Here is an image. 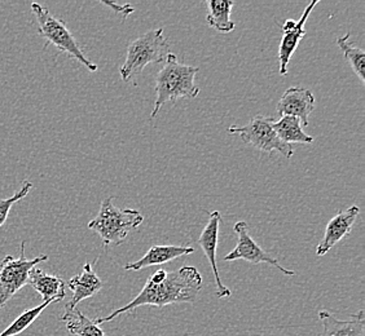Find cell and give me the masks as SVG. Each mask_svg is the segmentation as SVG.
<instances>
[{"label": "cell", "mask_w": 365, "mask_h": 336, "mask_svg": "<svg viewBox=\"0 0 365 336\" xmlns=\"http://www.w3.org/2000/svg\"><path fill=\"white\" fill-rule=\"evenodd\" d=\"M144 221V216L138 210H120L113 204V196H106L101 202L98 216L88 223V229L96 231L106 248L120 246L126 241L130 231L138 229Z\"/></svg>", "instance_id": "3957f363"}, {"label": "cell", "mask_w": 365, "mask_h": 336, "mask_svg": "<svg viewBox=\"0 0 365 336\" xmlns=\"http://www.w3.org/2000/svg\"><path fill=\"white\" fill-rule=\"evenodd\" d=\"M28 285L42 296L43 301L52 300L57 303L65 299V282L63 278L47 274L42 269L34 266L29 274Z\"/></svg>", "instance_id": "2e32d148"}, {"label": "cell", "mask_w": 365, "mask_h": 336, "mask_svg": "<svg viewBox=\"0 0 365 336\" xmlns=\"http://www.w3.org/2000/svg\"><path fill=\"white\" fill-rule=\"evenodd\" d=\"M233 4L232 0H207V25L222 34L232 33L236 28L235 22L231 20Z\"/></svg>", "instance_id": "e0dca14e"}, {"label": "cell", "mask_w": 365, "mask_h": 336, "mask_svg": "<svg viewBox=\"0 0 365 336\" xmlns=\"http://www.w3.org/2000/svg\"><path fill=\"white\" fill-rule=\"evenodd\" d=\"M319 318L323 323V332L317 336H365V312L360 309L349 320H338L328 310H320Z\"/></svg>", "instance_id": "4fadbf2b"}, {"label": "cell", "mask_w": 365, "mask_h": 336, "mask_svg": "<svg viewBox=\"0 0 365 336\" xmlns=\"http://www.w3.org/2000/svg\"><path fill=\"white\" fill-rule=\"evenodd\" d=\"M31 189H33V182H30L29 180H24L21 188L17 190L14 196H9V198H4V199H0V228L7 223L9 211L14 207V204L20 202L21 199L28 196L29 191Z\"/></svg>", "instance_id": "7402d4cb"}, {"label": "cell", "mask_w": 365, "mask_h": 336, "mask_svg": "<svg viewBox=\"0 0 365 336\" xmlns=\"http://www.w3.org/2000/svg\"><path fill=\"white\" fill-rule=\"evenodd\" d=\"M103 286H104L103 280H100L98 274L93 272L91 264L86 263L83 272L71 277V280L68 282V288H71L73 295H71V300L66 304L65 310L77 308L81 301L90 299L93 295L98 294Z\"/></svg>", "instance_id": "5bb4252c"}, {"label": "cell", "mask_w": 365, "mask_h": 336, "mask_svg": "<svg viewBox=\"0 0 365 336\" xmlns=\"http://www.w3.org/2000/svg\"><path fill=\"white\" fill-rule=\"evenodd\" d=\"M200 71L196 66L179 63L174 53H170L165 65L155 79V107L150 114V120H155L162 106L169 101L180 98H196L200 88L195 83L196 74Z\"/></svg>", "instance_id": "7a4b0ae2"}, {"label": "cell", "mask_w": 365, "mask_h": 336, "mask_svg": "<svg viewBox=\"0 0 365 336\" xmlns=\"http://www.w3.org/2000/svg\"><path fill=\"white\" fill-rule=\"evenodd\" d=\"M25 241H22L19 258L8 255L0 261V310L22 288L28 286L29 274L31 269L48 260L47 255L29 259L25 255Z\"/></svg>", "instance_id": "8992f818"}, {"label": "cell", "mask_w": 365, "mask_h": 336, "mask_svg": "<svg viewBox=\"0 0 365 336\" xmlns=\"http://www.w3.org/2000/svg\"><path fill=\"white\" fill-rule=\"evenodd\" d=\"M61 321L71 335L77 336H106L104 330L100 329L95 320L88 318L78 308L65 310L61 315Z\"/></svg>", "instance_id": "d6986e66"}, {"label": "cell", "mask_w": 365, "mask_h": 336, "mask_svg": "<svg viewBox=\"0 0 365 336\" xmlns=\"http://www.w3.org/2000/svg\"><path fill=\"white\" fill-rule=\"evenodd\" d=\"M359 214L360 209L358 206H351L347 210L331 217V220L325 228L323 239L317 247V256L327 255L338 242H341L344 237H347L351 233L352 225L355 224Z\"/></svg>", "instance_id": "7c38bea8"}, {"label": "cell", "mask_w": 365, "mask_h": 336, "mask_svg": "<svg viewBox=\"0 0 365 336\" xmlns=\"http://www.w3.org/2000/svg\"><path fill=\"white\" fill-rule=\"evenodd\" d=\"M222 223V215L219 211H212L209 216V221L198 238V245L202 248L206 258L210 263L212 273L215 277L217 285V296L218 298H231V290L223 285L219 274L218 264H217V247L219 241V226Z\"/></svg>", "instance_id": "30bf717a"}, {"label": "cell", "mask_w": 365, "mask_h": 336, "mask_svg": "<svg viewBox=\"0 0 365 336\" xmlns=\"http://www.w3.org/2000/svg\"><path fill=\"white\" fill-rule=\"evenodd\" d=\"M315 109L314 93L302 87H292L284 92L279 104L276 106L280 117L290 115L301 120V125L309 126V114Z\"/></svg>", "instance_id": "8fae6325"}, {"label": "cell", "mask_w": 365, "mask_h": 336, "mask_svg": "<svg viewBox=\"0 0 365 336\" xmlns=\"http://www.w3.org/2000/svg\"><path fill=\"white\" fill-rule=\"evenodd\" d=\"M30 7L39 26V36L47 41V44L55 46L60 52L73 57L92 73L98 71V65L86 57L83 49L81 48L77 39L63 20L56 19L53 14H51L48 8L43 7L39 3H31Z\"/></svg>", "instance_id": "5b68a950"}, {"label": "cell", "mask_w": 365, "mask_h": 336, "mask_svg": "<svg viewBox=\"0 0 365 336\" xmlns=\"http://www.w3.org/2000/svg\"><path fill=\"white\" fill-rule=\"evenodd\" d=\"M202 288V275L195 266H182L175 272L158 269L149 277L140 294L122 308L113 310L106 317L95 320L98 326L101 323L110 322L118 315L143 307L155 305L163 308L170 304L178 303H195Z\"/></svg>", "instance_id": "6da1fadb"}, {"label": "cell", "mask_w": 365, "mask_h": 336, "mask_svg": "<svg viewBox=\"0 0 365 336\" xmlns=\"http://www.w3.org/2000/svg\"><path fill=\"white\" fill-rule=\"evenodd\" d=\"M274 122L272 118L258 114L245 126L230 127L227 130V132L231 133V135H237L246 145L255 147L260 152L269 153V154L272 152H279L287 159H290L294 154L293 147L282 142L277 137V135L272 128Z\"/></svg>", "instance_id": "52a82bcc"}, {"label": "cell", "mask_w": 365, "mask_h": 336, "mask_svg": "<svg viewBox=\"0 0 365 336\" xmlns=\"http://www.w3.org/2000/svg\"><path fill=\"white\" fill-rule=\"evenodd\" d=\"M319 4V0L311 1L307 8L303 11V14L298 21L294 20H285L282 23V39L279 47V63H280V75L288 74V65L290 58L294 55L299 43L306 36L304 25L309 20V14H312L314 8Z\"/></svg>", "instance_id": "9c48e42d"}, {"label": "cell", "mask_w": 365, "mask_h": 336, "mask_svg": "<svg viewBox=\"0 0 365 336\" xmlns=\"http://www.w3.org/2000/svg\"><path fill=\"white\" fill-rule=\"evenodd\" d=\"M170 53V44L163 28L147 31L128 44L126 61L120 69L122 80L125 83L131 82L149 63H165Z\"/></svg>", "instance_id": "277c9868"}, {"label": "cell", "mask_w": 365, "mask_h": 336, "mask_svg": "<svg viewBox=\"0 0 365 336\" xmlns=\"http://www.w3.org/2000/svg\"><path fill=\"white\" fill-rule=\"evenodd\" d=\"M233 231L237 234V245L225 256V261H235V260H245L252 264H262L266 263L269 266L279 269L281 273L285 275H295L294 271L287 269L280 266L279 260L272 258L269 253L264 251L249 234V225L246 221H239L233 226Z\"/></svg>", "instance_id": "ba28073f"}, {"label": "cell", "mask_w": 365, "mask_h": 336, "mask_svg": "<svg viewBox=\"0 0 365 336\" xmlns=\"http://www.w3.org/2000/svg\"><path fill=\"white\" fill-rule=\"evenodd\" d=\"M350 36L351 34L347 33L344 36L337 38L338 47L344 52V58L350 63L354 73L358 75L359 80L365 83V51L352 46Z\"/></svg>", "instance_id": "ffe728a7"}, {"label": "cell", "mask_w": 365, "mask_h": 336, "mask_svg": "<svg viewBox=\"0 0 365 336\" xmlns=\"http://www.w3.org/2000/svg\"><path fill=\"white\" fill-rule=\"evenodd\" d=\"M103 4L112 8L113 11H114L115 14H122V19H123V20H126L127 16L134 14L135 11L134 7H133L131 4H123V6H120V4L113 3V1H103Z\"/></svg>", "instance_id": "603a6c76"}, {"label": "cell", "mask_w": 365, "mask_h": 336, "mask_svg": "<svg viewBox=\"0 0 365 336\" xmlns=\"http://www.w3.org/2000/svg\"><path fill=\"white\" fill-rule=\"evenodd\" d=\"M55 301H43L42 304L36 305L34 308L26 309L24 313L19 315L14 322L8 326L7 329L0 332V336H17L22 334L25 330L30 327L33 323L36 322V318L42 315L43 310L47 308Z\"/></svg>", "instance_id": "44dd1931"}, {"label": "cell", "mask_w": 365, "mask_h": 336, "mask_svg": "<svg viewBox=\"0 0 365 336\" xmlns=\"http://www.w3.org/2000/svg\"><path fill=\"white\" fill-rule=\"evenodd\" d=\"M193 252L195 248L190 246H152L141 259L134 263H128L125 266V269L136 272L149 266H162Z\"/></svg>", "instance_id": "9a60e30c"}, {"label": "cell", "mask_w": 365, "mask_h": 336, "mask_svg": "<svg viewBox=\"0 0 365 336\" xmlns=\"http://www.w3.org/2000/svg\"><path fill=\"white\" fill-rule=\"evenodd\" d=\"M274 132L277 135V137L280 139L282 142L285 144H312L315 139L307 135L302 130V125L301 120L295 117H290V115H284L281 117L280 120L274 122L272 125Z\"/></svg>", "instance_id": "ac0fdd59"}]
</instances>
